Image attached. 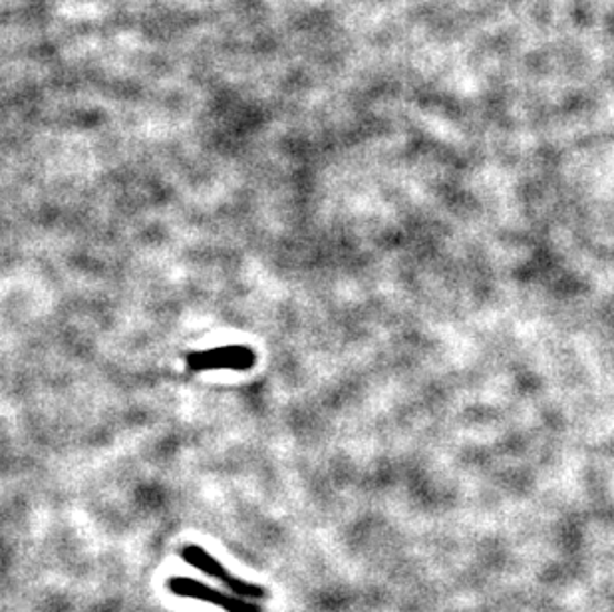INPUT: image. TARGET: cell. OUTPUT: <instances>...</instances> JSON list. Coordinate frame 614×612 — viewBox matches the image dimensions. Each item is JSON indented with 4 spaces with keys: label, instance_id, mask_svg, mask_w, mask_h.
Segmentation results:
<instances>
[{
    "label": "cell",
    "instance_id": "3957f363",
    "mask_svg": "<svg viewBox=\"0 0 614 612\" xmlns=\"http://www.w3.org/2000/svg\"><path fill=\"white\" fill-rule=\"evenodd\" d=\"M168 589L176 597L215 604L225 612H263V606H258L253 601H247V599L237 597V594L221 593L218 589H213L205 583H199V581L189 579V577L169 579Z\"/></svg>",
    "mask_w": 614,
    "mask_h": 612
},
{
    "label": "cell",
    "instance_id": "6da1fadb",
    "mask_svg": "<svg viewBox=\"0 0 614 612\" xmlns=\"http://www.w3.org/2000/svg\"><path fill=\"white\" fill-rule=\"evenodd\" d=\"M257 362V355L248 346H219L211 350H198L186 356V365L191 372L205 370H237L245 372Z\"/></svg>",
    "mask_w": 614,
    "mask_h": 612
},
{
    "label": "cell",
    "instance_id": "7a4b0ae2",
    "mask_svg": "<svg viewBox=\"0 0 614 612\" xmlns=\"http://www.w3.org/2000/svg\"><path fill=\"white\" fill-rule=\"evenodd\" d=\"M181 559L186 563L191 564V567H195L201 573L218 579V581L227 587L231 593H235L237 597H243V599H267L268 597L267 589L257 587V584L245 583V581H239L237 577L229 573L227 569L219 563L213 555H209L199 545H186L181 549Z\"/></svg>",
    "mask_w": 614,
    "mask_h": 612
}]
</instances>
